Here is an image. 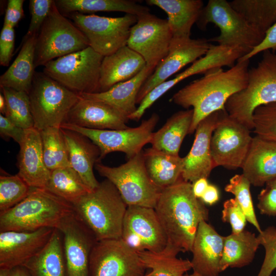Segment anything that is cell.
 I'll list each match as a JSON object with an SVG mask.
<instances>
[{
  "label": "cell",
  "mask_w": 276,
  "mask_h": 276,
  "mask_svg": "<svg viewBox=\"0 0 276 276\" xmlns=\"http://www.w3.org/2000/svg\"><path fill=\"white\" fill-rule=\"evenodd\" d=\"M121 239L136 252H159L168 243L154 209L140 206H128Z\"/></svg>",
  "instance_id": "2e32d148"
},
{
  "label": "cell",
  "mask_w": 276,
  "mask_h": 276,
  "mask_svg": "<svg viewBox=\"0 0 276 276\" xmlns=\"http://www.w3.org/2000/svg\"><path fill=\"white\" fill-rule=\"evenodd\" d=\"M61 128L71 167L80 176L91 191L99 185L94 173V167L99 162L100 150L93 142L76 131Z\"/></svg>",
  "instance_id": "484cf974"
},
{
  "label": "cell",
  "mask_w": 276,
  "mask_h": 276,
  "mask_svg": "<svg viewBox=\"0 0 276 276\" xmlns=\"http://www.w3.org/2000/svg\"><path fill=\"white\" fill-rule=\"evenodd\" d=\"M7 111V104L5 98L1 91L0 93V112L1 114L5 116Z\"/></svg>",
  "instance_id": "9f6ffc18"
},
{
  "label": "cell",
  "mask_w": 276,
  "mask_h": 276,
  "mask_svg": "<svg viewBox=\"0 0 276 276\" xmlns=\"http://www.w3.org/2000/svg\"><path fill=\"white\" fill-rule=\"evenodd\" d=\"M159 116L153 113L136 127L120 130H98L63 123L61 128L79 132L89 139L100 150L99 162L108 154L121 152L129 159L141 153L143 147L150 143Z\"/></svg>",
  "instance_id": "7c38bea8"
},
{
  "label": "cell",
  "mask_w": 276,
  "mask_h": 276,
  "mask_svg": "<svg viewBox=\"0 0 276 276\" xmlns=\"http://www.w3.org/2000/svg\"><path fill=\"white\" fill-rule=\"evenodd\" d=\"M72 205L97 241L121 238L128 205L110 181L105 179L99 182Z\"/></svg>",
  "instance_id": "3957f363"
},
{
  "label": "cell",
  "mask_w": 276,
  "mask_h": 276,
  "mask_svg": "<svg viewBox=\"0 0 276 276\" xmlns=\"http://www.w3.org/2000/svg\"><path fill=\"white\" fill-rule=\"evenodd\" d=\"M88 47L86 37L59 11L54 1L36 37L35 67L44 66L51 60Z\"/></svg>",
  "instance_id": "ba28073f"
},
{
  "label": "cell",
  "mask_w": 276,
  "mask_h": 276,
  "mask_svg": "<svg viewBox=\"0 0 276 276\" xmlns=\"http://www.w3.org/2000/svg\"><path fill=\"white\" fill-rule=\"evenodd\" d=\"M258 208L262 214L276 216V188L266 186L258 196Z\"/></svg>",
  "instance_id": "c3c4849f"
},
{
  "label": "cell",
  "mask_w": 276,
  "mask_h": 276,
  "mask_svg": "<svg viewBox=\"0 0 276 276\" xmlns=\"http://www.w3.org/2000/svg\"><path fill=\"white\" fill-rule=\"evenodd\" d=\"M180 251L168 243L159 252L143 251L137 252L142 261L152 276H183L192 269L189 259L177 257Z\"/></svg>",
  "instance_id": "d590c367"
},
{
  "label": "cell",
  "mask_w": 276,
  "mask_h": 276,
  "mask_svg": "<svg viewBox=\"0 0 276 276\" xmlns=\"http://www.w3.org/2000/svg\"><path fill=\"white\" fill-rule=\"evenodd\" d=\"M250 183L242 174L233 176L226 185L224 190L235 196V199L242 209L247 220L253 225L259 233L262 231L258 222L253 205L250 191Z\"/></svg>",
  "instance_id": "b9f144b4"
},
{
  "label": "cell",
  "mask_w": 276,
  "mask_h": 276,
  "mask_svg": "<svg viewBox=\"0 0 276 276\" xmlns=\"http://www.w3.org/2000/svg\"><path fill=\"white\" fill-rule=\"evenodd\" d=\"M220 111L211 113L198 124L192 146L188 154L182 157L181 177L185 181L193 183L201 178L207 179L215 168L211 155V140Z\"/></svg>",
  "instance_id": "44dd1931"
},
{
  "label": "cell",
  "mask_w": 276,
  "mask_h": 276,
  "mask_svg": "<svg viewBox=\"0 0 276 276\" xmlns=\"http://www.w3.org/2000/svg\"><path fill=\"white\" fill-rule=\"evenodd\" d=\"M183 276H200V275L199 274H197V273H196L195 272H193L191 274H188V273H187Z\"/></svg>",
  "instance_id": "91938a15"
},
{
  "label": "cell",
  "mask_w": 276,
  "mask_h": 276,
  "mask_svg": "<svg viewBox=\"0 0 276 276\" xmlns=\"http://www.w3.org/2000/svg\"><path fill=\"white\" fill-rule=\"evenodd\" d=\"M82 32L89 47L105 57L127 45L136 16L126 14L118 17L73 12L65 15Z\"/></svg>",
  "instance_id": "8fae6325"
},
{
  "label": "cell",
  "mask_w": 276,
  "mask_h": 276,
  "mask_svg": "<svg viewBox=\"0 0 276 276\" xmlns=\"http://www.w3.org/2000/svg\"><path fill=\"white\" fill-rule=\"evenodd\" d=\"M193 117V109L178 111L170 117L159 130L153 132L151 147L178 155L181 145L189 131Z\"/></svg>",
  "instance_id": "1f68e13d"
},
{
  "label": "cell",
  "mask_w": 276,
  "mask_h": 276,
  "mask_svg": "<svg viewBox=\"0 0 276 276\" xmlns=\"http://www.w3.org/2000/svg\"><path fill=\"white\" fill-rule=\"evenodd\" d=\"M74 211L72 204L45 189L31 188L24 200L0 214V232L58 228L63 219Z\"/></svg>",
  "instance_id": "277c9868"
},
{
  "label": "cell",
  "mask_w": 276,
  "mask_h": 276,
  "mask_svg": "<svg viewBox=\"0 0 276 276\" xmlns=\"http://www.w3.org/2000/svg\"><path fill=\"white\" fill-rule=\"evenodd\" d=\"M54 229L0 232V268L11 270L22 266L45 246Z\"/></svg>",
  "instance_id": "ffe728a7"
},
{
  "label": "cell",
  "mask_w": 276,
  "mask_h": 276,
  "mask_svg": "<svg viewBox=\"0 0 276 276\" xmlns=\"http://www.w3.org/2000/svg\"><path fill=\"white\" fill-rule=\"evenodd\" d=\"M219 198V194L217 188L213 185H209L201 200L204 203L212 205L216 203Z\"/></svg>",
  "instance_id": "f5cc1de1"
},
{
  "label": "cell",
  "mask_w": 276,
  "mask_h": 276,
  "mask_svg": "<svg viewBox=\"0 0 276 276\" xmlns=\"http://www.w3.org/2000/svg\"><path fill=\"white\" fill-rule=\"evenodd\" d=\"M266 50L276 51V23L267 31L261 43L252 49L249 53L240 58L237 61L250 60L258 54Z\"/></svg>",
  "instance_id": "681fc988"
},
{
  "label": "cell",
  "mask_w": 276,
  "mask_h": 276,
  "mask_svg": "<svg viewBox=\"0 0 276 276\" xmlns=\"http://www.w3.org/2000/svg\"><path fill=\"white\" fill-rule=\"evenodd\" d=\"M247 53L239 48H229L219 44H212L208 53L198 59L183 72L167 80L151 90L142 100L136 110L128 116V119L138 121L145 111L157 99L177 83L198 74L207 72L223 66H233L237 61Z\"/></svg>",
  "instance_id": "e0dca14e"
},
{
  "label": "cell",
  "mask_w": 276,
  "mask_h": 276,
  "mask_svg": "<svg viewBox=\"0 0 276 276\" xmlns=\"http://www.w3.org/2000/svg\"><path fill=\"white\" fill-rule=\"evenodd\" d=\"M210 23L219 29L220 34L209 39L210 42L241 49L247 54L259 45L265 37L250 25L225 0H210L203 7L197 25L199 29L204 30Z\"/></svg>",
  "instance_id": "8992f818"
},
{
  "label": "cell",
  "mask_w": 276,
  "mask_h": 276,
  "mask_svg": "<svg viewBox=\"0 0 276 276\" xmlns=\"http://www.w3.org/2000/svg\"><path fill=\"white\" fill-rule=\"evenodd\" d=\"M10 270L7 269L0 268V276H10Z\"/></svg>",
  "instance_id": "6f0895ef"
},
{
  "label": "cell",
  "mask_w": 276,
  "mask_h": 276,
  "mask_svg": "<svg viewBox=\"0 0 276 276\" xmlns=\"http://www.w3.org/2000/svg\"><path fill=\"white\" fill-rule=\"evenodd\" d=\"M252 139L249 129L231 117L225 109L221 110L211 140L214 167L241 168Z\"/></svg>",
  "instance_id": "4fadbf2b"
},
{
  "label": "cell",
  "mask_w": 276,
  "mask_h": 276,
  "mask_svg": "<svg viewBox=\"0 0 276 276\" xmlns=\"http://www.w3.org/2000/svg\"><path fill=\"white\" fill-rule=\"evenodd\" d=\"M147 173L154 184L163 190L176 183L181 177L182 157L152 147L143 150Z\"/></svg>",
  "instance_id": "4dcf8cb0"
},
{
  "label": "cell",
  "mask_w": 276,
  "mask_h": 276,
  "mask_svg": "<svg viewBox=\"0 0 276 276\" xmlns=\"http://www.w3.org/2000/svg\"><path fill=\"white\" fill-rule=\"evenodd\" d=\"M17 173L32 188L45 189L51 175L43 156L40 132L35 128L25 129L19 145Z\"/></svg>",
  "instance_id": "cb8c5ba5"
},
{
  "label": "cell",
  "mask_w": 276,
  "mask_h": 276,
  "mask_svg": "<svg viewBox=\"0 0 276 276\" xmlns=\"http://www.w3.org/2000/svg\"><path fill=\"white\" fill-rule=\"evenodd\" d=\"M43 159L50 170L71 167L67 149L61 127H52L39 131Z\"/></svg>",
  "instance_id": "f35d334b"
},
{
  "label": "cell",
  "mask_w": 276,
  "mask_h": 276,
  "mask_svg": "<svg viewBox=\"0 0 276 276\" xmlns=\"http://www.w3.org/2000/svg\"><path fill=\"white\" fill-rule=\"evenodd\" d=\"M260 245L255 234L245 230L224 237L221 272L228 267L241 268L249 265Z\"/></svg>",
  "instance_id": "e575fe53"
},
{
  "label": "cell",
  "mask_w": 276,
  "mask_h": 276,
  "mask_svg": "<svg viewBox=\"0 0 276 276\" xmlns=\"http://www.w3.org/2000/svg\"><path fill=\"white\" fill-rule=\"evenodd\" d=\"M34 128L39 131L60 127L79 94L68 89L43 72L35 73L29 93Z\"/></svg>",
  "instance_id": "52a82bcc"
},
{
  "label": "cell",
  "mask_w": 276,
  "mask_h": 276,
  "mask_svg": "<svg viewBox=\"0 0 276 276\" xmlns=\"http://www.w3.org/2000/svg\"><path fill=\"white\" fill-rule=\"evenodd\" d=\"M257 237L265 253L257 276H271L276 269V226H270L262 230Z\"/></svg>",
  "instance_id": "ee69618b"
},
{
  "label": "cell",
  "mask_w": 276,
  "mask_h": 276,
  "mask_svg": "<svg viewBox=\"0 0 276 276\" xmlns=\"http://www.w3.org/2000/svg\"><path fill=\"white\" fill-rule=\"evenodd\" d=\"M266 185V186L276 188V178L268 182Z\"/></svg>",
  "instance_id": "680465c9"
},
{
  "label": "cell",
  "mask_w": 276,
  "mask_h": 276,
  "mask_svg": "<svg viewBox=\"0 0 276 276\" xmlns=\"http://www.w3.org/2000/svg\"><path fill=\"white\" fill-rule=\"evenodd\" d=\"M10 276H32L27 269L22 266L12 268L10 270Z\"/></svg>",
  "instance_id": "11a10c76"
},
{
  "label": "cell",
  "mask_w": 276,
  "mask_h": 276,
  "mask_svg": "<svg viewBox=\"0 0 276 276\" xmlns=\"http://www.w3.org/2000/svg\"><path fill=\"white\" fill-rule=\"evenodd\" d=\"M252 121L256 135L276 143V102L257 107Z\"/></svg>",
  "instance_id": "7bdbcfd3"
},
{
  "label": "cell",
  "mask_w": 276,
  "mask_h": 276,
  "mask_svg": "<svg viewBox=\"0 0 276 276\" xmlns=\"http://www.w3.org/2000/svg\"><path fill=\"white\" fill-rule=\"evenodd\" d=\"M15 42L14 28L3 25L0 35V64L7 66L11 59Z\"/></svg>",
  "instance_id": "7dc6e473"
},
{
  "label": "cell",
  "mask_w": 276,
  "mask_h": 276,
  "mask_svg": "<svg viewBox=\"0 0 276 276\" xmlns=\"http://www.w3.org/2000/svg\"><path fill=\"white\" fill-rule=\"evenodd\" d=\"M57 229L63 237L66 276H89L90 254L97 242L92 232L75 211Z\"/></svg>",
  "instance_id": "ac0fdd59"
},
{
  "label": "cell",
  "mask_w": 276,
  "mask_h": 276,
  "mask_svg": "<svg viewBox=\"0 0 276 276\" xmlns=\"http://www.w3.org/2000/svg\"><path fill=\"white\" fill-rule=\"evenodd\" d=\"M0 134L3 138H12L19 145L25 136V129L17 126L5 116L0 114Z\"/></svg>",
  "instance_id": "f907efd6"
},
{
  "label": "cell",
  "mask_w": 276,
  "mask_h": 276,
  "mask_svg": "<svg viewBox=\"0 0 276 276\" xmlns=\"http://www.w3.org/2000/svg\"><path fill=\"white\" fill-rule=\"evenodd\" d=\"M103 58L88 47L50 61L43 72L78 94L98 93Z\"/></svg>",
  "instance_id": "30bf717a"
},
{
  "label": "cell",
  "mask_w": 276,
  "mask_h": 276,
  "mask_svg": "<svg viewBox=\"0 0 276 276\" xmlns=\"http://www.w3.org/2000/svg\"><path fill=\"white\" fill-rule=\"evenodd\" d=\"M224 237L205 221L198 226L191 251L193 272L200 276H218L221 272Z\"/></svg>",
  "instance_id": "603a6c76"
},
{
  "label": "cell",
  "mask_w": 276,
  "mask_h": 276,
  "mask_svg": "<svg viewBox=\"0 0 276 276\" xmlns=\"http://www.w3.org/2000/svg\"><path fill=\"white\" fill-rule=\"evenodd\" d=\"M249 60L237 61L227 70L219 68L210 71L173 95L171 102L186 109L192 107L193 110L189 134H192L207 116L225 109L229 98L246 87Z\"/></svg>",
  "instance_id": "6da1fadb"
},
{
  "label": "cell",
  "mask_w": 276,
  "mask_h": 276,
  "mask_svg": "<svg viewBox=\"0 0 276 276\" xmlns=\"http://www.w3.org/2000/svg\"><path fill=\"white\" fill-rule=\"evenodd\" d=\"M274 102H276V54L266 50L257 65L249 68L246 87L231 96L225 108L231 117L251 130L255 110Z\"/></svg>",
  "instance_id": "5b68a950"
},
{
  "label": "cell",
  "mask_w": 276,
  "mask_h": 276,
  "mask_svg": "<svg viewBox=\"0 0 276 276\" xmlns=\"http://www.w3.org/2000/svg\"><path fill=\"white\" fill-rule=\"evenodd\" d=\"M95 168L100 176L114 185L128 206L155 207L162 190L147 173L143 151L119 166L109 167L100 162Z\"/></svg>",
  "instance_id": "9c48e42d"
},
{
  "label": "cell",
  "mask_w": 276,
  "mask_h": 276,
  "mask_svg": "<svg viewBox=\"0 0 276 276\" xmlns=\"http://www.w3.org/2000/svg\"><path fill=\"white\" fill-rule=\"evenodd\" d=\"M146 66L143 58L127 45L104 57L98 93L107 91L117 83L133 78Z\"/></svg>",
  "instance_id": "d4e9b609"
},
{
  "label": "cell",
  "mask_w": 276,
  "mask_h": 276,
  "mask_svg": "<svg viewBox=\"0 0 276 276\" xmlns=\"http://www.w3.org/2000/svg\"><path fill=\"white\" fill-rule=\"evenodd\" d=\"M54 3L53 0H30L31 20L24 38L37 35Z\"/></svg>",
  "instance_id": "f6af8a7d"
},
{
  "label": "cell",
  "mask_w": 276,
  "mask_h": 276,
  "mask_svg": "<svg viewBox=\"0 0 276 276\" xmlns=\"http://www.w3.org/2000/svg\"><path fill=\"white\" fill-rule=\"evenodd\" d=\"M45 189L72 204L91 191L71 167L51 170Z\"/></svg>",
  "instance_id": "74e56055"
},
{
  "label": "cell",
  "mask_w": 276,
  "mask_h": 276,
  "mask_svg": "<svg viewBox=\"0 0 276 276\" xmlns=\"http://www.w3.org/2000/svg\"><path fill=\"white\" fill-rule=\"evenodd\" d=\"M137 17L127 45L140 55L146 65L154 68L167 56L172 38L167 19L151 13Z\"/></svg>",
  "instance_id": "9a60e30c"
},
{
  "label": "cell",
  "mask_w": 276,
  "mask_h": 276,
  "mask_svg": "<svg viewBox=\"0 0 276 276\" xmlns=\"http://www.w3.org/2000/svg\"><path fill=\"white\" fill-rule=\"evenodd\" d=\"M232 8L264 35L276 23V0H234Z\"/></svg>",
  "instance_id": "8d00e7d4"
},
{
  "label": "cell",
  "mask_w": 276,
  "mask_h": 276,
  "mask_svg": "<svg viewBox=\"0 0 276 276\" xmlns=\"http://www.w3.org/2000/svg\"><path fill=\"white\" fill-rule=\"evenodd\" d=\"M211 45L205 38H190L171 44L167 56L158 64L141 87L137 96L136 104H140L154 87L167 81L187 64L204 56Z\"/></svg>",
  "instance_id": "d6986e66"
},
{
  "label": "cell",
  "mask_w": 276,
  "mask_h": 276,
  "mask_svg": "<svg viewBox=\"0 0 276 276\" xmlns=\"http://www.w3.org/2000/svg\"><path fill=\"white\" fill-rule=\"evenodd\" d=\"M62 241L61 233L54 228L45 246L22 266L32 276H66Z\"/></svg>",
  "instance_id": "d6a6232c"
},
{
  "label": "cell",
  "mask_w": 276,
  "mask_h": 276,
  "mask_svg": "<svg viewBox=\"0 0 276 276\" xmlns=\"http://www.w3.org/2000/svg\"><path fill=\"white\" fill-rule=\"evenodd\" d=\"M37 36L24 38L17 56L0 77L1 87L10 88L29 94L35 73L34 52Z\"/></svg>",
  "instance_id": "f546056e"
},
{
  "label": "cell",
  "mask_w": 276,
  "mask_h": 276,
  "mask_svg": "<svg viewBox=\"0 0 276 276\" xmlns=\"http://www.w3.org/2000/svg\"><path fill=\"white\" fill-rule=\"evenodd\" d=\"M209 185L206 178H201L195 181L192 183L193 192L194 195L198 198H201Z\"/></svg>",
  "instance_id": "db71d44e"
},
{
  "label": "cell",
  "mask_w": 276,
  "mask_h": 276,
  "mask_svg": "<svg viewBox=\"0 0 276 276\" xmlns=\"http://www.w3.org/2000/svg\"><path fill=\"white\" fill-rule=\"evenodd\" d=\"M7 104L5 117L17 126L27 129L34 127L29 94L8 87H1Z\"/></svg>",
  "instance_id": "ab89813d"
},
{
  "label": "cell",
  "mask_w": 276,
  "mask_h": 276,
  "mask_svg": "<svg viewBox=\"0 0 276 276\" xmlns=\"http://www.w3.org/2000/svg\"><path fill=\"white\" fill-rule=\"evenodd\" d=\"M137 252L121 239L97 241L89 257V276H145Z\"/></svg>",
  "instance_id": "5bb4252c"
},
{
  "label": "cell",
  "mask_w": 276,
  "mask_h": 276,
  "mask_svg": "<svg viewBox=\"0 0 276 276\" xmlns=\"http://www.w3.org/2000/svg\"><path fill=\"white\" fill-rule=\"evenodd\" d=\"M128 120L127 116L112 106L80 96L63 123L93 129L120 130L129 127L126 125Z\"/></svg>",
  "instance_id": "7402d4cb"
},
{
  "label": "cell",
  "mask_w": 276,
  "mask_h": 276,
  "mask_svg": "<svg viewBox=\"0 0 276 276\" xmlns=\"http://www.w3.org/2000/svg\"><path fill=\"white\" fill-rule=\"evenodd\" d=\"M251 185L262 187L276 178V143L258 135L251 143L241 167Z\"/></svg>",
  "instance_id": "4316f807"
},
{
  "label": "cell",
  "mask_w": 276,
  "mask_h": 276,
  "mask_svg": "<svg viewBox=\"0 0 276 276\" xmlns=\"http://www.w3.org/2000/svg\"><path fill=\"white\" fill-rule=\"evenodd\" d=\"M222 220L229 223L233 234L242 232L247 221L242 209L235 198L228 199L224 202Z\"/></svg>",
  "instance_id": "bcb514c9"
},
{
  "label": "cell",
  "mask_w": 276,
  "mask_h": 276,
  "mask_svg": "<svg viewBox=\"0 0 276 276\" xmlns=\"http://www.w3.org/2000/svg\"><path fill=\"white\" fill-rule=\"evenodd\" d=\"M31 188L18 174L0 176V214L24 200Z\"/></svg>",
  "instance_id": "60d3db41"
},
{
  "label": "cell",
  "mask_w": 276,
  "mask_h": 276,
  "mask_svg": "<svg viewBox=\"0 0 276 276\" xmlns=\"http://www.w3.org/2000/svg\"><path fill=\"white\" fill-rule=\"evenodd\" d=\"M155 68L146 65L143 70L133 78L116 84L107 91L91 94H81L85 98L108 104L128 117L137 108L136 98L146 80Z\"/></svg>",
  "instance_id": "f1b7e54d"
},
{
  "label": "cell",
  "mask_w": 276,
  "mask_h": 276,
  "mask_svg": "<svg viewBox=\"0 0 276 276\" xmlns=\"http://www.w3.org/2000/svg\"><path fill=\"white\" fill-rule=\"evenodd\" d=\"M55 4L63 15L78 12H121L137 17L150 13V9L133 0H56Z\"/></svg>",
  "instance_id": "836d02e7"
},
{
  "label": "cell",
  "mask_w": 276,
  "mask_h": 276,
  "mask_svg": "<svg viewBox=\"0 0 276 276\" xmlns=\"http://www.w3.org/2000/svg\"><path fill=\"white\" fill-rule=\"evenodd\" d=\"M154 210L168 243L180 252L191 251L199 223L209 219V210L194 195L192 183L181 178L162 190Z\"/></svg>",
  "instance_id": "7a4b0ae2"
},
{
  "label": "cell",
  "mask_w": 276,
  "mask_h": 276,
  "mask_svg": "<svg viewBox=\"0 0 276 276\" xmlns=\"http://www.w3.org/2000/svg\"><path fill=\"white\" fill-rule=\"evenodd\" d=\"M146 2L167 13L172 34L171 44L191 38L192 26L196 23L203 8L201 0H147Z\"/></svg>",
  "instance_id": "83f0119b"
},
{
  "label": "cell",
  "mask_w": 276,
  "mask_h": 276,
  "mask_svg": "<svg viewBox=\"0 0 276 276\" xmlns=\"http://www.w3.org/2000/svg\"><path fill=\"white\" fill-rule=\"evenodd\" d=\"M24 0H9L6 10L4 25L14 28L24 16Z\"/></svg>",
  "instance_id": "816d5d0a"
},
{
  "label": "cell",
  "mask_w": 276,
  "mask_h": 276,
  "mask_svg": "<svg viewBox=\"0 0 276 276\" xmlns=\"http://www.w3.org/2000/svg\"><path fill=\"white\" fill-rule=\"evenodd\" d=\"M145 276H152L151 275V271L150 270L148 269L147 272H146V273L145 274Z\"/></svg>",
  "instance_id": "94428289"
}]
</instances>
